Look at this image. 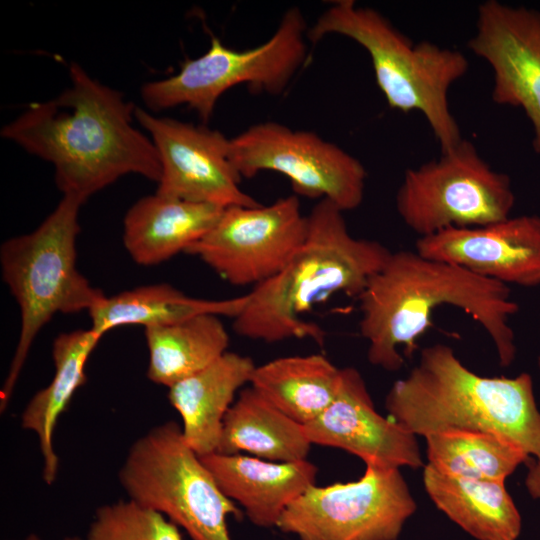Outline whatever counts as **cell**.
Here are the masks:
<instances>
[{
    "mask_svg": "<svg viewBox=\"0 0 540 540\" xmlns=\"http://www.w3.org/2000/svg\"><path fill=\"white\" fill-rule=\"evenodd\" d=\"M537 366H538V369L540 371V356H538V358H537Z\"/></svg>",
    "mask_w": 540,
    "mask_h": 540,
    "instance_id": "f546056e",
    "label": "cell"
},
{
    "mask_svg": "<svg viewBox=\"0 0 540 540\" xmlns=\"http://www.w3.org/2000/svg\"><path fill=\"white\" fill-rule=\"evenodd\" d=\"M178 528L159 512L119 500L95 511L86 540H182Z\"/></svg>",
    "mask_w": 540,
    "mask_h": 540,
    "instance_id": "4316f807",
    "label": "cell"
},
{
    "mask_svg": "<svg viewBox=\"0 0 540 540\" xmlns=\"http://www.w3.org/2000/svg\"><path fill=\"white\" fill-rule=\"evenodd\" d=\"M83 202L63 196L31 233L6 240L0 249L3 281L20 310L19 339L0 392L5 411L39 331L57 313L88 312L106 296L77 269L76 240Z\"/></svg>",
    "mask_w": 540,
    "mask_h": 540,
    "instance_id": "8992f818",
    "label": "cell"
},
{
    "mask_svg": "<svg viewBox=\"0 0 540 540\" xmlns=\"http://www.w3.org/2000/svg\"><path fill=\"white\" fill-rule=\"evenodd\" d=\"M311 446L304 425L249 386L239 392L225 415L217 452H246L264 460L296 462L307 459Z\"/></svg>",
    "mask_w": 540,
    "mask_h": 540,
    "instance_id": "7402d4cb",
    "label": "cell"
},
{
    "mask_svg": "<svg viewBox=\"0 0 540 540\" xmlns=\"http://www.w3.org/2000/svg\"><path fill=\"white\" fill-rule=\"evenodd\" d=\"M307 228L296 195L267 206H231L185 253L200 258L233 286L255 287L288 264L303 244Z\"/></svg>",
    "mask_w": 540,
    "mask_h": 540,
    "instance_id": "7c38bea8",
    "label": "cell"
},
{
    "mask_svg": "<svg viewBox=\"0 0 540 540\" xmlns=\"http://www.w3.org/2000/svg\"><path fill=\"white\" fill-rule=\"evenodd\" d=\"M307 221L306 238L288 264L247 293L233 322L238 335L267 343L310 338L322 346L324 330L303 315L338 293L358 298L392 253L378 241L351 235L343 211L327 199Z\"/></svg>",
    "mask_w": 540,
    "mask_h": 540,
    "instance_id": "3957f363",
    "label": "cell"
},
{
    "mask_svg": "<svg viewBox=\"0 0 540 540\" xmlns=\"http://www.w3.org/2000/svg\"><path fill=\"white\" fill-rule=\"evenodd\" d=\"M428 464L461 478L505 481L531 457L515 443L482 432H443L425 437Z\"/></svg>",
    "mask_w": 540,
    "mask_h": 540,
    "instance_id": "484cf974",
    "label": "cell"
},
{
    "mask_svg": "<svg viewBox=\"0 0 540 540\" xmlns=\"http://www.w3.org/2000/svg\"><path fill=\"white\" fill-rule=\"evenodd\" d=\"M307 31L302 12L291 7L270 39L254 48L233 50L212 36L209 49L185 60L177 74L145 83L143 102L155 112L186 105L206 122L218 99L234 86L281 94L306 59Z\"/></svg>",
    "mask_w": 540,
    "mask_h": 540,
    "instance_id": "ba28073f",
    "label": "cell"
},
{
    "mask_svg": "<svg viewBox=\"0 0 540 540\" xmlns=\"http://www.w3.org/2000/svg\"><path fill=\"white\" fill-rule=\"evenodd\" d=\"M230 160L242 178L266 170L281 173L296 196L327 199L343 212L364 198L363 164L311 131L271 121L254 124L230 139Z\"/></svg>",
    "mask_w": 540,
    "mask_h": 540,
    "instance_id": "8fae6325",
    "label": "cell"
},
{
    "mask_svg": "<svg viewBox=\"0 0 540 540\" xmlns=\"http://www.w3.org/2000/svg\"><path fill=\"white\" fill-rule=\"evenodd\" d=\"M424 488L452 522L476 540H517L522 518L505 481L477 480L423 467Z\"/></svg>",
    "mask_w": 540,
    "mask_h": 540,
    "instance_id": "ffe728a7",
    "label": "cell"
},
{
    "mask_svg": "<svg viewBox=\"0 0 540 540\" xmlns=\"http://www.w3.org/2000/svg\"><path fill=\"white\" fill-rule=\"evenodd\" d=\"M102 337L91 327L59 334L52 344L54 376L22 412V428L38 437L43 460L42 478L47 485L54 483L59 468L53 444L55 427L75 392L86 383V363Z\"/></svg>",
    "mask_w": 540,
    "mask_h": 540,
    "instance_id": "44dd1931",
    "label": "cell"
},
{
    "mask_svg": "<svg viewBox=\"0 0 540 540\" xmlns=\"http://www.w3.org/2000/svg\"><path fill=\"white\" fill-rule=\"evenodd\" d=\"M255 368L250 357L227 351L169 388L168 399L182 418L184 438L199 456L217 452L225 415Z\"/></svg>",
    "mask_w": 540,
    "mask_h": 540,
    "instance_id": "d6986e66",
    "label": "cell"
},
{
    "mask_svg": "<svg viewBox=\"0 0 540 540\" xmlns=\"http://www.w3.org/2000/svg\"><path fill=\"white\" fill-rule=\"evenodd\" d=\"M395 203L404 224L425 237L507 219L515 194L510 177L492 169L474 144L462 139L439 159L407 169Z\"/></svg>",
    "mask_w": 540,
    "mask_h": 540,
    "instance_id": "9c48e42d",
    "label": "cell"
},
{
    "mask_svg": "<svg viewBox=\"0 0 540 540\" xmlns=\"http://www.w3.org/2000/svg\"><path fill=\"white\" fill-rule=\"evenodd\" d=\"M328 34L348 37L368 52L389 107L421 112L441 152L463 139L448 102L450 87L469 67L461 51L429 41L415 44L380 12L353 0L334 1L308 28L307 39L316 43Z\"/></svg>",
    "mask_w": 540,
    "mask_h": 540,
    "instance_id": "5b68a950",
    "label": "cell"
},
{
    "mask_svg": "<svg viewBox=\"0 0 540 540\" xmlns=\"http://www.w3.org/2000/svg\"><path fill=\"white\" fill-rule=\"evenodd\" d=\"M222 493L260 528H273L288 506L315 485L318 468L306 460L274 462L218 452L200 456Z\"/></svg>",
    "mask_w": 540,
    "mask_h": 540,
    "instance_id": "e0dca14e",
    "label": "cell"
},
{
    "mask_svg": "<svg viewBox=\"0 0 540 540\" xmlns=\"http://www.w3.org/2000/svg\"><path fill=\"white\" fill-rule=\"evenodd\" d=\"M385 408L390 419L416 436L490 433L540 459V410L531 375L481 376L445 344L421 350L415 367L390 387Z\"/></svg>",
    "mask_w": 540,
    "mask_h": 540,
    "instance_id": "277c9868",
    "label": "cell"
},
{
    "mask_svg": "<svg viewBox=\"0 0 540 540\" xmlns=\"http://www.w3.org/2000/svg\"><path fill=\"white\" fill-rule=\"evenodd\" d=\"M421 255L507 286H540V216L521 215L419 237Z\"/></svg>",
    "mask_w": 540,
    "mask_h": 540,
    "instance_id": "2e32d148",
    "label": "cell"
},
{
    "mask_svg": "<svg viewBox=\"0 0 540 540\" xmlns=\"http://www.w3.org/2000/svg\"><path fill=\"white\" fill-rule=\"evenodd\" d=\"M247 299V294L223 300L199 299L187 296L169 284H152L105 297L89 311V315L91 328L104 335L119 326H165L201 314L234 319Z\"/></svg>",
    "mask_w": 540,
    "mask_h": 540,
    "instance_id": "603a6c76",
    "label": "cell"
},
{
    "mask_svg": "<svg viewBox=\"0 0 540 540\" xmlns=\"http://www.w3.org/2000/svg\"><path fill=\"white\" fill-rule=\"evenodd\" d=\"M118 478L128 499L164 515L191 540H232L227 518H240L241 512L188 445L178 423L159 424L138 438Z\"/></svg>",
    "mask_w": 540,
    "mask_h": 540,
    "instance_id": "52a82bcc",
    "label": "cell"
},
{
    "mask_svg": "<svg viewBox=\"0 0 540 540\" xmlns=\"http://www.w3.org/2000/svg\"><path fill=\"white\" fill-rule=\"evenodd\" d=\"M224 209L158 193L142 197L124 217V247L139 265L160 264L205 236Z\"/></svg>",
    "mask_w": 540,
    "mask_h": 540,
    "instance_id": "ac0fdd59",
    "label": "cell"
},
{
    "mask_svg": "<svg viewBox=\"0 0 540 540\" xmlns=\"http://www.w3.org/2000/svg\"><path fill=\"white\" fill-rule=\"evenodd\" d=\"M304 427L312 445L345 450L362 459L366 466H425L417 436L377 412L365 380L353 367L341 369L334 400Z\"/></svg>",
    "mask_w": 540,
    "mask_h": 540,
    "instance_id": "9a60e30c",
    "label": "cell"
},
{
    "mask_svg": "<svg viewBox=\"0 0 540 540\" xmlns=\"http://www.w3.org/2000/svg\"><path fill=\"white\" fill-rule=\"evenodd\" d=\"M467 46L492 69L493 101L524 111L540 155V11L485 1Z\"/></svg>",
    "mask_w": 540,
    "mask_h": 540,
    "instance_id": "5bb4252c",
    "label": "cell"
},
{
    "mask_svg": "<svg viewBox=\"0 0 540 540\" xmlns=\"http://www.w3.org/2000/svg\"><path fill=\"white\" fill-rule=\"evenodd\" d=\"M416 509L400 469L366 466L355 481L308 488L277 528L298 540H398Z\"/></svg>",
    "mask_w": 540,
    "mask_h": 540,
    "instance_id": "30bf717a",
    "label": "cell"
},
{
    "mask_svg": "<svg viewBox=\"0 0 540 540\" xmlns=\"http://www.w3.org/2000/svg\"><path fill=\"white\" fill-rule=\"evenodd\" d=\"M359 331L367 340L368 361L397 371L430 328L434 311L450 305L470 315L493 342L501 367L516 357L510 317L519 310L510 287L458 265L425 257L416 250L392 252L358 296Z\"/></svg>",
    "mask_w": 540,
    "mask_h": 540,
    "instance_id": "7a4b0ae2",
    "label": "cell"
},
{
    "mask_svg": "<svg viewBox=\"0 0 540 540\" xmlns=\"http://www.w3.org/2000/svg\"><path fill=\"white\" fill-rule=\"evenodd\" d=\"M214 314H201L165 326L145 328L147 377L170 388L227 352L228 332Z\"/></svg>",
    "mask_w": 540,
    "mask_h": 540,
    "instance_id": "d4e9b609",
    "label": "cell"
},
{
    "mask_svg": "<svg viewBox=\"0 0 540 540\" xmlns=\"http://www.w3.org/2000/svg\"><path fill=\"white\" fill-rule=\"evenodd\" d=\"M21 540H41V538L38 537L35 534H30V535H28L27 537H25L24 539H21ZM62 540H86V539H82L81 537H78V536H67V537L63 538Z\"/></svg>",
    "mask_w": 540,
    "mask_h": 540,
    "instance_id": "f1b7e54d",
    "label": "cell"
},
{
    "mask_svg": "<svg viewBox=\"0 0 540 540\" xmlns=\"http://www.w3.org/2000/svg\"><path fill=\"white\" fill-rule=\"evenodd\" d=\"M525 487L533 499L540 500V459H531L525 477Z\"/></svg>",
    "mask_w": 540,
    "mask_h": 540,
    "instance_id": "83f0119b",
    "label": "cell"
},
{
    "mask_svg": "<svg viewBox=\"0 0 540 540\" xmlns=\"http://www.w3.org/2000/svg\"><path fill=\"white\" fill-rule=\"evenodd\" d=\"M134 117L159 155L156 193L222 208L260 205L240 188L242 177L230 160V139L220 131L157 117L140 107H135Z\"/></svg>",
    "mask_w": 540,
    "mask_h": 540,
    "instance_id": "4fadbf2b",
    "label": "cell"
},
{
    "mask_svg": "<svg viewBox=\"0 0 540 540\" xmlns=\"http://www.w3.org/2000/svg\"><path fill=\"white\" fill-rule=\"evenodd\" d=\"M69 74L67 89L31 104L1 135L52 163L63 196L83 203L127 174L158 183L159 155L151 138L132 124L135 106L75 62Z\"/></svg>",
    "mask_w": 540,
    "mask_h": 540,
    "instance_id": "6da1fadb",
    "label": "cell"
},
{
    "mask_svg": "<svg viewBox=\"0 0 540 540\" xmlns=\"http://www.w3.org/2000/svg\"><path fill=\"white\" fill-rule=\"evenodd\" d=\"M341 369L321 354L286 356L256 366L250 384L277 409L306 425L332 403Z\"/></svg>",
    "mask_w": 540,
    "mask_h": 540,
    "instance_id": "cb8c5ba5",
    "label": "cell"
}]
</instances>
